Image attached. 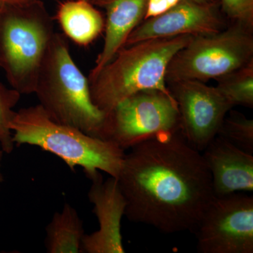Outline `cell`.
I'll return each instance as SVG.
<instances>
[{"mask_svg": "<svg viewBox=\"0 0 253 253\" xmlns=\"http://www.w3.org/2000/svg\"><path fill=\"white\" fill-rule=\"evenodd\" d=\"M117 179L126 203L125 216L165 234L194 232L214 196L202 154L181 132L132 146Z\"/></svg>", "mask_w": 253, "mask_h": 253, "instance_id": "cell-1", "label": "cell"}, {"mask_svg": "<svg viewBox=\"0 0 253 253\" xmlns=\"http://www.w3.org/2000/svg\"><path fill=\"white\" fill-rule=\"evenodd\" d=\"M10 129L15 145L38 146L51 153L72 171L83 168L90 180L101 172L115 178L121 172L124 150L111 141L56 122L39 104L16 111Z\"/></svg>", "mask_w": 253, "mask_h": 253, "instance_id": "cell-2", "label": "cell"}, {"mask_svg": "<svg viewBox=\"0 0 253 253\" xmlns=\"http://www.w3.org/2000/svg\"><path fill=\"white\" fill-rule=\"evenodd\" d=\"M191 37L148 40L123 47L96 76L88 78L95 106L106 114L139 91L157 89L171 94L166 81V70Z\"/></svg>", "mask_w": 253, "mask_h": 253, "instance_id": "cell-3", "label": "cell"}, {"mask_svg": "<svg viewBox=\"0 0 253 253\" xmlns=\"http://www.w3.org/2000/svg\"><path fill=\"white\" fill-rule=\"evenodd\" d=\"M34 94L51 119L101 139L106 114L93 103L89 80L73 61L60 33H55L50 42Z\"/></svg>", "mask_w": 253, "mask_h": 253, "instance_id": "cell-4", "label": "cell"}, {"mask_svg": "<svg viewBox=\"0 0 253 253\" xmlns=\"http://www.w3.org/2000/svg\"><path fill=\"white\" fill-rule=\"evenodd\" d=\"M54 33V20L41 0L0 8V67L20 94H34Z\"/></svg>", "mask_w": 253, "mask_h": 253, "instance_id": "cell-5", "label": "cell"}, {"mask_svg": "<svg viewBox=\"0 0 253 253\" xmlns=\"http://www.w3.org/2000/svg\"><path fill=\"white\" fill-rule=\"evenodd\" d=\"M253 60L252 28L233 23L218 33L191 37L187 44L169 61L166 83L218 80Z\"/></svg>", "mask_w": 253, "mask_h": 253, "instance_id": "cell-6", "label": "cell"}, {"mask_svg": "<svg viewBox=\"0 0 253 253\" xmlns=\"http://www.w3.org/2000/svg\"><path fill=\"white\" fill-rule=\"evenodd\" d=\"M180 126L172 94L149 89L131 95L106 113L101 139L126 151L158 134L180 132Z\"/></svg>", "mask_w": 253, "mask_h": 253, "instance_id": "cell-7", "label": "cell"}, {"mask_svg": "<svg viewBox=\"0 0 253 253\" xmlns=\"http://www.w3.org/2000/svg\"><path fill=\"white\" fill-rule=\"evenodd\" d=\"M194 232L200 253H253V196H214Z\"/></svg>", "mask_w": 253, "mask_h": 253, "instance_id": "cell-8", "label": "cell"}, {"mask_svg": "<svg viewBox=\"0 0 253 253\" xmlns=\"http://www.w3.org/2000/svg\"><path fill=\"white\" fill-rule=\"evenodd\" d=\"M180 116V132L192 147L203 152L217 136L232 105L216 86L198 81L169 83Z\"/></svg>", "mask_w": 253, "mask_h": 253, "instance_id": "cell-9", "label": "cell"}, {"mask_svg": "<svg viewBox=\"0 0 253 253\" xmlns=\"http://www.w3.org/2000/svg\"><path fill=\"white\" fill-rule=\"evenodd\" d=\"M224 28L216 6L180 0L166 12L144 20L131 32L124 46L148 40L212 34Z\"/></svg>", "mask_w": 253, "mask_h": 253, "instance_id": "cell-10", "label": "cell"}, {"mask_svg": "<svg viewBox=\"0 0 253 253\" xmlns=\"http://www.w3.org/2000/svg\"><path fill=\"white\" fill-rule=\"evenodd\" d=\"M91 181L88 198L94 205L99 229L84 236L82 253H124L121 221L126 203L117 178L110 176L104 181L99 173Z\"/></svg>", "mask_w": 253, "mask_h": 253, "instance_id": "cell-11", "label": "cell"}, {"mask_svg": "<svg viewBox=\"0 0 253 253\" xmlns=\"http://www.w3.org/2000/svg\"><path fill=\"white\" fill-rule=\"evenodd\" d=\"M212 177L213 193L220 197L253 191V155L216 136L203 151Z\"/></svg>", "mask_w": 253, "mask_h": 253, "instance_id": "cell-12", "label": "cell"}, {"mask_svg": "<svg viewBox=\"0 0 253 253\" xmlns=\"http://www.w3.org/2000/svg\"><path fill=\"white\" fill-rule=\"evenodd\" d=\"M91 3L105 9L106 18L104 45L88 78L96 76L124 47L131 32L144 21L149 0H94Z\"/></svg>", "mask_w": 253, "mask_h": 253, "instance_id": "cell-13", "label": "cell"}, {"mask_svg": "<svg viewBox=\"0 0 253 253\" xmlns=\"http://www.w3.org/2000/svg\"><path fill=\"white\" fill-rule=\"evenodd\" d=\"M56 18L65 34L81 46L90 44L104 30L102 15L86 0H68L61 3Z\"/></svg>", "mask_w": 253, "mask_h": 253, "instance_id": "cell-14", "label": "cell"}, {"mask_svg": "<svg viewBox=\"0 0 253 253\" xmlns=\"http://www.w3.org/2000/svg\"><path fill=\"white\" fill-rule=\"evenodd\" d=\"M84 235L78 211L66 203L46 226L44 247L48 253H82Z\"/></svg>", "mask_w": 253, "mask_h": 253, "instance_id": "cell-15", "label": "cell"}, {"mask_svg": "<svg viewBox=\"0 0 253 253\" xmlns=\"http://www.w3.org/2000/svg\"><path fill=\"white\" fill-rule=\"evenodd\" d=\"M216 87L233 107H253V60L227 76L217 80Z\"/></svg>", "mask_w": 253, "mask_h": 253, "instance_id": "cell-16", "label": "cell"}, {"mask_svg": "<svg viewBox=\"0 0 253 253\" xmlns=\"http://www.w3.org/2000/svg\"><path fill=\"white\" fill-rule=\"evenodd\" d=\"M217 136L236 148L253 155V121L230 110L221 123Z\"/></svg>", "mask_w": 253, "mask_h": 253, "instance_id": "cell-17", "label": "cell"}, {"mask_svg": "<svg viewBox=\"0 0 253 253\" xmlns=\"http://www.w3.org/2000/svg\"><path fill=\"white\" fill-rule=\"evenodd\" d=\"M21 94L14 88H8L0 81V145L5 154H10L14 149L12 131L10 123L14 117V109Z\"/></svg>", "mask_w": 253, "mask_h": 253, "instance_id": "cell-18", "label": "cell"}, {"mask_svg": "<svg viewBox=\"0 0 253 253\" xmlns=\"http://www.w3.org/2000/svg\"><path fill=\"white\" fill-rule=\"evenodd\" d=\"M223 11L232 23L253 28V0H219Z\"/></svg>", "mask_w": 253, "mask_h": 253, "instance_id": "cell-19", "label": "cell"}, {"mask_svg": "<svg viewBox=\"0 0 253 253\" xmlns=\"http://www.w3.org/2000/svg\"><path fill=\"white\" fill-rule=\"evenodd\" d=\"M179 1L180 0H149L144 20L166 12L175 6Z\"/></svg>", "mask_w": 253, "mask_h": 253, "instance_id": "cell-20", "label": "cell"}, {"mask_svg": "<svg viewBox=\"0 0 253 253\" xmlns=\"http://www.w3.org/2000/svg\"><path fill=\"white\" fill-rule=\"evenodd\" d=\"M36 0H0L3 4L21 5L33 2Z\"/></svg>", "mask_w": 253, "mask_h": 253, "instance_id": "cell-21", "label": "cell"}, {"mask_svg": "<svg viewBox=\"0 0 253 253\" xmlns=\"http://www.w3.org/2000/svg\"><path fill=\"white\" fill-rule=\"evenodd\" d=\"M193 1L200 3V4L214 5V6H217L218 3L219 2V0H193Z\"/></svg>", "mask_w": 253, "mask_h": 253, "instance_id": "cell-22", "label": "cell"}, {"mask_svg": "<svg viewBox=\"0 0 253 253\" xmlns=\"http://www.w3.org/2000/svg\"><path fill=\"white\" fill-rule=\"evenodd\" d=\"M2 148L0 145V184L4 181V175H3L2 170H1V162H2L3 154H4Z\"/></svg>", "mask_w": 253, "mask_h": 253, "instance_id": "cell-23", "label": "cell"}, {"mask_svg": "<svg viewBox=\"0 0 253 253\" xmlns=\"http://www.w3.org/2000/svg\"><path fill=\"white\" fill-rule=\"evenodd\" d=\"M2 5H3L2 3H1V1H0V8H1V6H2Z\"/></svg>", "mask_w": 253, "mask_h": 253, "instance_id": "cell-24", "label": "cell"}, {"mask_svg": "<svg viewBox=\"0 0 253 253\" xmlns=\"http://www.w3.org/2000/svg\"><path fill=\"white\" fill-rule=\"evenodd\" d=\"M86 1H90V2H91V1H94V0H86Z\"/></svg>", "mask_w": 253, "mask_h": 253, "instance_id": "cell-25", "label": "cell"}]
</instances>
